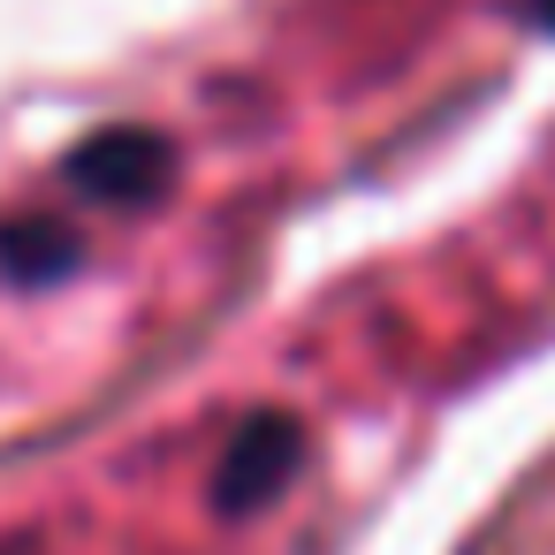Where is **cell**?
Listing matches in <instances>:
<instances>
[{
  "label": "cell",
  "instance_id": "cell-1",
  "mask_svg": "<svg viewBox=\"0 0 555 555\" xmlns=\"http://www.w3.org/2000/svg\"><path fill=\"white\" fill-rule=\"evenodd\" d=\"M69 183L85 198H107V206H145L168 191V145L153 130H107V138L77 145Z\"/></svg>",
  "mask_w": 555,
  "mask_h": 555
},
{
  "label": "cell",
  "instance_id": "cell-2",
  "mask_svg": "<svg viewBox=\"0 0 555 555\" xmlns=\"http://www.w3.org/2000/svg\"><path fill=\"white\" fill-rule=\"evenodd\" d=\"M297 472V426L289 418H274V411H259L236 441H229V456H221V487H214V502L221 509H267L274 494H282V479Z\"/></svg>",
  "mask_w": 555,
  "mask_h": 555
},
{
  "label": "cell",
  "instance_id": "cell-3",
  "mask_svg": "<svg viewBox=\"0 0 555 555\" xmlns=\"http://www.w3.org/2000/svg\"><path fill=\"white\" fill-rule=\"evenodd\" d=\"M0 274L39 289V282H62L77 274V236L62 221H16V229H0Z\"/></svg>",
  "mask_w": 555,
  "mask_h": 555
},
{
  "label": "cell",
  "instance_id": "cell-4",
  "mask_svg": "<svg viewBox=\"0 0 555 555\" xmlns=\"http://www.w3.org/2000/svg\"><path fill=\"white\" fill-rule=\"evenodd\" d=\"M540 24H547V31H555V0H540Z\"/></svg>",
  "mask_w": 555,
  "mask_h": 555
}]
</instances>
